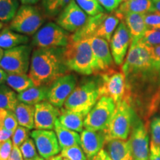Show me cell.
<instances>
[{
  "instance_id": "52a82bcc",
  "label": "cell",
  "mask_w": 160,
  "mask_h": 160,
  "mask_svg": "<svg viewBox=\"0 0 160 160\" xmlns=\"http://www.w3.org/2000/svg\"><path fill=\"white\" fill-rule=\"evenodd\" d=\"M71 35L54 22H48L42 26L32 38L31 44L37 48L66 47Z\"/></svg>"
},
{
  "instance_id": "3957f363",
  "label": "cell",
  "mask_w": 160,
  "mask_h": 160,
  "mask_svg": "<svg viewBox=\"0 0 160 160\" xmlns=\"http://www.w3.org/2000/svg\"><path fill=\"white\" fill-rule=\"evenodd\" d=\"M65 62L69 71L84 76L97 74L90 38L70 39L65 48Z\"/></svg>"
},
{
  "instance_id": "83f0119b",
  "label": "cell",
  "mask_w": 160,
  "mask_h": 160,
  "mask_svg": "<svg viewBox=\"0 0 160 160\" xmlns=\"http://www.w3.org/2000/svg\"><path fill=\"white\" fill-rule=\"evenodd\" d=\"M119 18L116 16L106 15L96 32L94 37L102 38L108 42H110L113 36V33L119 25Z\"/></svg>"
},
{
  "instance_id": "7c38bea8",
  "label": "cell",
  "mask_w": 160,
  "mask_h": 160,
  "mask_svg": "<svg viewBox=\"0 0 160 160\" xmlns=\"http://www.w3.org/2000/svg\"><path fill=\"white\" fill-rule=\"evenodd\" d=\"M88 18L75 0H72L58 16L57 23L66 31L75 33L85 25Z\"/></svg>"
},
{
  "instance_id": "ac0fdd59",
  "label": "cell",
  "mask_w": 160,
  "mask_h": 160,
  "mask_svg": "<svg viewBox=\"0 0 160 160\" xmlns=\"http://www.w3.org/2000/svg\"><path fill=\"white\" fill-rule=\"evenodd\" d=\"M80 140V145L87 159L93 160L105 145L106 142L105 131L85 128L81 132Z\"/></svg>"
},
{
  "instance_id": "603a6c76",
  "label": "cell",
  "mask_w": 160,
  "mask_h": 160,
  "mask_svg": "<svg viewBox=\"0 0 160 160\" xmlns=\"http://www.w3.org/2000/svg\"><path fill=\"white\" fill-rule=\"evenodd\" d=\"M50 85L33 86L18 93V99L21 102L35 105L42 102L48 101Z\"/></svg>"
},
{
  "instance_id": "8fae6325",
  "label": "cell",
  "mask_w": 160,
  "mask_h": 160,
  "mask_svg": "<svg viewBox=\"0 0 160 160\" xmlns=\"http://www.w3.org/2000/svg\"><path fill=\"white\" fill-rule=\"evenodd\" d=\"M100 94L112 98L116 104L125 99L127 91L125 77L122 72L108 71L100 74Z\"/></svg>"
},
{
  "instance_id": "11a10c76",
  "label": "cell",
  "mask_w": 160,
  "mask_h": 160,
  "mask_svg": "<svg viewBox=\"0 0 160 160\" xmlns=\"http://www.w3.org/2000/svg\"><path fill=\"white\" fill-rule=\"evenodd\" d=\"M63 160H68V159H64V158H63Z\"/></svg>"
},
{
  "instance_id": "836d02e7",
  "label": "cell",
  "mask_w": 160,
  "mask_h": 160,
  "mask_svg": "<svg viewBox=\"0 0 160 160\" xmlns=\"http://www.w3.org/2000/svg\"><path fill=\"white\" fill-rule=\"evenodd\" d=\"M19 150L22 154L24 159H33L39 156L35 142L32 138H28L19 147Z\"/></svg>"
},
{
  "instance_id": "d6a6232c",
  "label": "cell",
  "mask_w": 160,
  "mask_h": 160,
  "mask_svg": "<svg viewBox=\"0 0 160 160\" xmlns=\"http://www.w3.org/2000/svg\"><path fill=\"white\" fill-rule=\"evenodd\" d=\"M60 155L68 160H87V157L80 145L71 146L61 149Z\"/></svg>"
},
{
  "instance_id": "ee69618b",
  "label": "cell",
  "mask_w": 160,
  "mask_h": 160,
  "mask_svg": "<svg viewBox=\"0 0 160 160\" xmlns=\"http://www.w3.org/2000/svg\"><path fill=\"white\" fill-rule=\"evenodd\" d=\"M93 160H112L108 153L105 151V150L102 149L99 152L96 157L93 158Z\"/></svg>"
},
{
  "instance_id": "5b68a950",
  "label": "cell",
  "mask_w": 160,
  "mask_h": 160,
  "mask_svg": "<svg viewBox=\"0 0 160 160\" xmlns=\"http://www.w3.org/2000/svg\"><path fill=\"white\" fill-rule=\"evenodd\" d=\"M137 113L127 100L116 104V109L105 131L106 140L128 139Z\"/></svg>"
},
{
  "instance_id": "7bdbcfd3",
  "label": "cell",
  "mask_w": 160,
  "mask_h": 160,
  "mask_svg": "<svg viewBox=\"0 0 160 160\" xmlns=\"http://www.w3.org/2000/svg\"><path fill=\"white\" fill-rule=\"evenodd\" d=\"M13 133L5 129H0V142L5 141L10 139L12 137Z\"/></svg>"
},
{
  "instance_id": "d590c367",
  "label": "cell",
  "mask_w": 160,
  "mask_h": 160,
  "mask_svg": "<svg viewBox=\"0 0 160 160\" xmlns=\"http://www.w3.org/2000/svg\"><path fill=\"white\" fill-rule=\"evenodd\" d=\"M29 138V129L22 126H18L17 128L12 136L13 145L17 147H20L24 142Z\"/></svg>"
},
{
  "instance_id": "d4e9b609",
  "label": "cell",
  "mask_w": 160,
  "mask_h": 160,
  "mask_svg": "<svg viewBox=\"0 0 160 160\" xmlns=\"http://www.w3.org/2000/svg\"><path fill=\"white\" fill-rule=\"evenodd\" d=\"M54 131L61 149L71 146L80 145L81 140L78 132L66 128L59 123L58 119L55 124Z\"/></svg>"
},
{
  "instance_id": "e0dca14e",
  "label": "cell",
  "mask_w": 160,
  "mask_h": 160,
  "mask_svg": "<svg viewBox=\"0 0 160 160\" xmlns=\"http://www.w3.org/2000/svg\"><path fill=\"white\" fill-rule=\"evenodd\" d=\"M59 113L60 108L52 105L48 101H44L35 105V129H54Z\"/></svg>"
},
{
  "instance_id": "cb8c5ba5",
  "label": "cell",
  "mask_w": 160,
  "mask_h": 160,
  "mask_svg": "<svg viewBox=\"0 0 160 160\" xmlns=\"http://www.w3.org/2000/svg\"><path fill=\"white\" fill-rule=\"evenodd\" d=\"M27 36L12 31L9 28H5L0 31V48L8 50L28 43Z\"/></svg>"
},
{
  "instance_id": "f907efd6",
  "label": "cell",
  "mask_w": 160,
  "mask_h": 160,
  "mask_svg": "<svg viewBox=\"0 0 160 160\" xmlns=\"http://www.w3.org/2000/svg\"><path fill=\"white\" fill-rule=\"evenodd\" d=\"M24 160H44L42 157H41L40 156H38V157L33 158V159H24Z\"/></svg>"
},
{
  "instance_id": "44dd1931",
  "label": "cell",
  "mask_w": 160,
  "mask_h": 160,
  "mask_svg": "<svg viewBox=\"0 0 160 160\" xmlns=\"http://www.w3.org/2000/svg\"><path fill=\"white\" fill-rule=\"evenodd\" d=\"M86 114L79 112H75L71 110H68L65 108H60L59 117L58 121L59 123L66 128L80 132L84 129V121L86 117Z\"/></svg>"
},
{
  "instance_id": "9a60e30c",
  "label": "cell",
  "mask_w": 160,
  "mask_h": 160,
  "mask_svg": "<svg viewBox=\"0 0 160 160\" xmlns=\"http://www.w3.org/2000/svg\"><path fill=\"white\" fill-rule=\"evenodd\" d=\"M110 42L113 61L117 65H122L131 42V34L125 22H122L119 24Z\"/></svg>"
},
{
  "instance_id": "4fadbf2b",
  "label": "cell",
  "mask_w": 160,
  "mask_h": 160,
  "mask_svg": "<svg viewBox=\"0 0 160 160\" xmlns=\"http://www.w3.org/2000/svg\"><path fill=\"white\" fill-rule=\"evenodd\" d=\"M77 85V78L72 73H67L58 78L50 85L48 101L56 107L62 108Z\"/></svg>"
},
{
  "instance_id": "f546056e",
  "label": "cell",
  "mask_w": 160,
  "mask_h": 160,
  "mask_svg": "<svg viewBox=\"0 0 160 160\" xmlns=\"http://www.w3.org/2000/svg\"><path fill=\"white\" fill-rule=\"evenodd\" d=\"M19 0H0V21H11L19 8Z\"/></svg>"
},
{
  "instance_id": "e575fe53",
  "label": "cell",
  "mask_w": 160,
  "mask_h": 160,
  "mask_svg": "<svg viewBox=\"0 0 160 160\" xmlns=\"http://www.w3.org/2000/svg\"><path fill=\"white\" fill-rule=\"evenodd\" d=\"M139 41L150 47L160 45V30L148 29Z\"/></svg>"
},
{
  "instance_id": "4316f807",
  "label": "cell",
  "mask_w": 160,
  "mask_h": 160,
  "mask_svg": "<svg viewBox=\"0 0 160 160\" xmlns=\"http://www.w3.org/2000/svg\"><path fill=\"white\" fill-rule=\"evenodd\" d=\"M6 84L13 91H17L18 93L35 86L32 79L27 74L8 73Z\"/></svg>"
},
{
  "instance_id": "bcb514c9",
  "label": "cell",
  "mask_w": 160,
  "mask_h": 160,
  "mask_svg": "<svg viewBox=\"0 0 160 160\" xmlns=\"http://www.w3.org/2000/svg\"><path fill=\"white\" fill-rule=\"evenodd\" d=\"M151 11H157L160 13V0L153 1V6H152Z\"/></svg>"
},
{
  "instance_id": "f5cc1de1",
  "label": "cell",
  "mask_w": 160,
  "mask_h": 160,
  "mask_svg": "<svg viewBox=\"0 0 160 160\" xmlns=\"http://www.w3.org/2000/svg\"><path fill=\"white\" fill-rule=\"evenodd\" d=\"M2 27H3V24H2V22H1V21H0V31H1V30H2Z\"/></svg>"
},
{
  "instance_id": "816d5d0a",
  "label": "cell",
  "mask_w": 160,
  "mask_h": 160,
  "mask_svg": "<svg viewBox=\"0 0 160 160\" xmlns=\"http://www.w3.org/2000/svg\"><path fill=\"white\" fill-rule=\"evenodd\" d=\"M4 51H3V49H2L1 48H0V61H1V59H2V57H3Z\"/></svg>"
},
{
  "instance_id": "f1b7e54d",
  "label": "cell",
  "mask_w": 160,
  "mask_h": 160,
  "mask_svg": "<svg viewBox=\"0 0 160 160\" xmlns=\"http://www.w3.org/2000/svg\"><path fill=\"white\" fill-rule=\"evenodd\" d=\"M19 101L17 94L8 85H0V108L14 111Z\"/></svg>"
},
{
  "instance_id": "7dc6e473",
  "label": "cell",
  "mask_w": 160,
  "mask_h": 160,
  "mask_svg": "<svg viewBox=\"0 0 160 160\" xmlns=\"http://www.w3.org/2000/svg\"><path fill=\"white\" fill-rule=\"evenodd\" d=\"M23 5H32L37 4L39 0H19Z\"/></svg>"
},
{
  "instance_id": "ffe728a7",
  "label": "cell",
  "mask_w": 160,
  "mask_h": 160,
  "mask_svg": "<svg viewBox=\"0 0 160 160\" xmlns=\"http://www.w3.org/2000/svg\"><path fill=\"white\" fill-rule=\"evenodd\" d=\"M145 14L129 13L124 16L123 19H125V25L131 34V44L138 42L148 30V26L145 22Z\"/></svg>"
},
{
  "instance_id": "f35d334b",
  "label": "cell",
  "mask_w": 160,
  "mask_h": 160,
  "mask_svg": "<svg viewBox=\"0 0 160 160\" xmlns=\"http://www.w3.org/2000/svg\"><path fill=\"white\" fill-rule=\"evenodd\" d=\"M13 147V142L11 139L0 142V160H8Z\"/></svg>"
},
{
  "instance_id": "5bb4252c",
  "label": "cell",
  "mask_w": 160,
  "mask_h": 160,
  "mask_svg": "<svg viewBox=\"0 0 160 160\" xmlns=\"http://www.w3.org/2000/svg\"><path fill=\"white\" fill-rule=\"evenodd\" d=\"M31 137L34 141L38 153L44 159L54 157L61 151L57 134L51 130L36 129L31 132Z\"/></svg>"
},
{
  "instance_id": "c3c4849f",
  "label": "cell",
  "mask_w": 160,
  "mask_h": 160,
  "mask_svg": "<svg viewBox=\"0 0 160 160\" xmlns=\"http://www.w3.org/2000/svg\"><path fill=\"white\" fill-rule=\"evenodd\" d=\"M45 160H63V157H62L60 154H57V155L54 156V157H50V158H48V159H47Z\"/></svg>"
},
{
  "instance_id": "9c48e42d",
  "label": "cell",
  "mask_w": 160,
  "mask_h": 160,
  "mask_svg": "<svg viewBox=\"0 0 160 160\" xmlns=\"http://www.w3.org/2000/svg\"><path fill=\"white\" fill-rule=\"evenodd\" d=\"M116 109V103L112 98L102 96L86 116L85 128L105 131L111 121Z\"/></svg>"
},
{
  "instance_id": "60d3db41",
  "label": "cell",
  "mask_w": 160,
  "mask_h": 160,
  "mask_svg": "<svg viewBox=\"0 0 160 160\" xmlns=\"http://www.w3.org/2000/svg\"><path fill=\"white\" fill-rule=\"evenodd\" d=\"M148 160H160V147L153 142H151Z\"/></svg>"
},
{
  "instance_id": "f6af8a7d",
  "label": "cell",
  "mask_w": 160,
  "mask_h": 160,
  "mask_svg": "<svg viewBox=\"0 0 160 160\" xmlns=\"http://www.w3.org/2000/svg\"><path fill=\"white\" fill-rule=\"evenodd\" d=\"M8 73L4 71L0 68V85H3L6 82V79H7Z\"/></svg>"
},
{
  "instance_id": "8992f818",
  "label": "cell",
  "mask_w": 160,
  "mask_h": 160,
  "mask_svg": "<svg viewBox=\"0 0 160 160\" xmlns=\"http://www.w3.org/2000/svg\"><path fill=\"white\" fill-rule=\"evenodd\" d=\"M44 22L40 10L33 5H22L11 20L9 28L25 35L35 34Z\"/></svg>"
},
{
  "instance_id": "2e32d148",
  "label": "cell",
  "mask_w": 160,
  "mask_h": 160,
  "mask_svg": "<svg viewBox=\"0 0 160 160\" xmlns=\"http://www.w3.org/2000/svg\"><path fill=\"white\" fill-rule=\"evenodd\" d=\"M90 42L95 57L97 74L112 70L113 59L110 51L108 42L97 37H90Z\"/></svg>"
},
{
  "instance_id": "7a4b0ae2",
  "label": "cell",
  "mask_w": 160,
  "mask_h": 160,
  "mask_svg": "<svg viewBox=\"0 0 160 160\" xmlns=\"http://www.w3.org/2000/svg\"><path fill=\"white\" fill-rule=\"evenodd\" d=\"M65 48H36L31 58L28 76L35 86L51 85L69 71L65 62Z\"/></svg>"
},
{
  "instance_id": "9f6ffc18",
  "label": "cell",
  "mask_w": 160,
  "mask_h": 160,
  "mask_svg": "<svg viewBox=\"0 0 160 160\" xmlns=\"http://www.w3.org/2000/svg\"><path fill=\"white\" fill-rule=\"evenodd\" d=\"M152 1H156V0H152Z\"/></svg>"
},
{
  "instance_id": "b9f144b4",
  "label": "cell",
  "mask_w": 160,
  "mask_h": 160,
  "mask_svg": "<svg viewBox=\"0 0 160 160\" xmlns=\"http://www.w3.org/2000/svg\"><path fill=\"white\" fill-rule=\"evenodd\" d=\"M8 160H24L22 154L19 147L13 145V150H12Z\"/></svg>"
},
{
  "instance_id": "4dcf8cb0",
  "label": "cell",
  "mask_w": 160,
  "mask_h": 160,
  "mask_svg": "<svg viewBox=\"0 0 160 160\" xmlns=\"http://www.w3.org/2000/svg\"><path fill=\"white\" fill-rule=\"evenodd\" d=\"M72 0H42V5L45 13L49 17L59 15Z\"/></svg>"
},
{
  "instance_id": "681fc988",
  "label": "cell",
  "mask_w": 160,
  "mask_h": 160,
  "mask_svg": "<svg viewBox=\"0 0 160 160\" xmlns=\"http://www.w3.org/2000/svg\"><path fill=\"white\" fill-rule=\"evenodd\" d=\"M153 50H154V52L156 55L160 59V45L156 46V47H153Z\"/></svg>"
},
{
  "instance_id": "6da1fadb",
  "label": "cell",
  "mask_w": 160,
  "mask_h": 160,
  "mask_svg": "<svg viewBox=\"0 0 160 160\" xmlns=\"http://www.w3.org/2000/svg\"><path fill=\"white\" fill-rule=\"evenodd\" d=\"M122 72L127 87L125 99L139 117L148 119L160 104V59L153 48L140 41L131 44Z\"/></svg>"
},
{
  "instance_id": "d6986e66",
  "label": "cell",
  "mask_w": 160,
  "mask_h": 160,
  "mask_svg": "<svg viewBox=\"0 0 160 160\" xmlns=\"http://www.w3.org/2000/svg\"><path fill=\"white\" fill-rule=\"evenodd\" d=\"M103 148L112 160H133L129 140H106Z\"/></svg>"
},
{
  "instance_id": "ab89813d",
  "label": "cell",
  "mask_w": 160,
  "mask_h": 160,
  "mask_svg": "<svg viewBox=\"0 0 160 160\" xmlns=\"http://www.w3.org/2000/svg\"><path fill=\"white\" fill-rule=\"evenodd\" d=\"M99 3L105 8L107 11L111 12L117 8L119 4L122 3V0H98Z\"/></svg>"
},
{
  "instance_id": "1f68e13d",
  "label": "cell",
  "mask_w": 160,
  "mask_h": 160,
  "mask_svg": "<svg viewBox=\"0 0 160 160\" xmlns=\"http://www.w3.org/2000/svg\"><path fill=\"white\" fill-rule=\"evenodd\" d=\"M77 5L90 16H95L103 13L102 8L98 0H75Z\"/></svg>"
},
{
  "instance_id": "277c9868",
  "label": "cell",
  "mask_w": 160,
  "mask_h": 160,
  "mask_svg": "<svg viewBox=\"0 0 160 160\" xmlns=\"http://www.w3.org/2000/svg\"><path fill=\"white\" fill-rule=\"evenodd\" d=\"M100 97V79H86L77 84L64 108L87 115Z\"/></svg>"
},
{
  "instance_id": "484cf974",
  "label": "cell",
  "mask_w": 160,
  "mask_h": 160,
  "mask_svg": "<svg viewBox=\"0 0 160 160\" xmlns=\"http://www.w3.org/2000/svg\"><path fill=\"white\" fill-rule=\"evenodd\" d=\"M14 113L20 126H22L29 130L35 128V105L19 102L14 110Z\"/></svg>"
},
{
  "instance_id": "db71d44e",
  "label": "cell",
  "mask_w": 160,
  "mask_h": 160,
  "mask_svg": "<svg viewBox=\"0 0 160 160\" xmlns=\"http://www.w3.org/2000/svg\"><path fill=\"white\" fill-rule=\"evenodd\" d=\"M126 1H128V0H122V2H126Z\"/></svg>"
},
{
  "instance_id": "8d00e7d4",
  "label": "cell",
  "mask_w": 160,
  "mask_h": 160,
  "mask_svg": "<svg viewBox=\"0 0 160 160\" xmlns=\"http://www.w3.org/2000/svg\"><path fill=\"white\" fill-rule=\"evenodd\" d=\"M151 133L152 142L160 147V117H155L151 122Z\"/></svg>"
},
{
  "instance_id": "ba28073f",
  "label": "cell",
  "mask_w": 160,
  "mask_h": 160,
  "mask_svg": "<svg viewBox=\"0 0 160 160\" xmlns=\"http://www.w3.org/2000/svg\"><path fill=\"white\" fill-rule=\"evenodd\" d=\"M31 47L22 45L5 50L0 61V68L8 73L26 74L29 71Z\"/></svg>"
},
{
  "instance_id": "74e56055",
  "label": "cell",
  "mask_w": 160,
  "mask_h": 160,
  "mask_svg": "<svg viewBox=\"0 0 160 160\" xmlns=\"http://www.w3.org/2000/svg\"><path fill=\"white\" fill-rule=\"evenodd\" d=\"M145 22L148 27L160 30V13L157 11H151L145 13Z\"/></svg>"
},
{
  "instance_id": "30bf717a",
  "label": "cell",
  "mask_w": 160,
  "mask_h": 160,
  "mask_svg": "<svg viewBox=\"0 0 160 160\" xmlns=\"http://www.w3.org/2000/svg\"><path fill=\"white\" fill-rule=\"evenodd\" d=\"M133 160H148L149 158V135L147 126L141 117L137 115L130 133Z\"/></svg>"
},
{
  "instance_id": "7402d4cb",
  "label": "cell",
  "mask_w": 160,
  "mask_h": 160,
  "mask_svg": "<svg viewBox=\"0 0 160 160\" xmlns=\"http://www.w3.org/2000/svg\"><path fill=\"white\" fill-rule=\"evenodd\" d=\"M152 0H128L122 2L116 12L118 18L123 19L124 16L129 13H146L152 11Z\"/></svg>"
}]
</instances>
